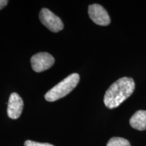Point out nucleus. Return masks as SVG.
<instances>
[{
	"label": "nucleus",
	"instance_id": "f257e3e1",
	"mask_svg": "<svg viewBox=\"0 0 146 146\" xmlns=\"http://www.w3.org/2000/svg\"><path fill=\"white\" fill-rule=\"evenodd\" d=\"M135 82L133 78L123 77L112 84L108 89L104 98V102L108 108L114 109L119 106L129 98L135 90Z\"/></svg>",
	"mask_w": 146,
	"mask_h": 146
},
{
	"label": "nucleus",
	"instance_id": "f03ea898",
	"mask_svg": "<svg viewBox=\"0 0 146 146\" xmlns=\"http://www.w3.org/2000/svg\"><path fill=\"white\" fill-rule=\"evenodd\" d=\"M79 81V74L72 73L47 92L45 95V100L48 102H55L61 99L70 94L76 87Z\"/></svg>",
	"mask_w": 146,
	"mask_h": 146
},
{
	"label": "nucleus",
	"instance_id": "7ed1b4c3",
	"mask_svg": "<svg viewBox=\"0 0 146 146\" xmlns=\"http://www.w3.org/2000/svg\"><path fill=\"white\" fill-rule=\"evenodd\" d=\"M39 20L52 32L58 33L64 29L62 20L47 8H42L40 11Z\"/></svg>",
	"mask_w": 146,
	"mask_h": 146
},
{
	"label": "nucleus",
	"instance_id": "20e7f679",
	"mask_svg": "<svg viewBox=\"0 0 146 146\" xmlns=\"http://www.w3.org/2000/svg\"><path fill=\"white\" fill-rule=\"evenodd\" d=\"M54 58L47 52H40L32 56L31 59L32 68L35 72H41L47 70L54 65Z\"/></svg>",
	"mask_w": 146,
	"mask_h": 146
},
{
	"label": "nucleus",
	"instance_id": "39448f33",
	"mask_svg": "<svg viewBox=\"0 0 146 146\" xmlns=\"http://www.w3.org/2000/svg\"><path fill=\"white\" fill-rule=\"evenodd\" d=\"M88 14L92 21L100 26H107L110 23V18L101 5L92 4L89 6Z\"/></svg>",
	"mask_w": 146,
	"mask_h": 146
},
{
	"label": "nucleus",
	"instance_id": "423d86ee",
	"mask_svg": "<svg viewBox=\"0 0 146 146\" xmlns=\"http://www.w3.org/2000/svg\"><path fill=\"white\" fill-rule=\"evenodd\" d=\"M24 107V102L22 98L16 93H12L9 98L8 105V116L12 119H17L21 116Z\"/></svg>",
	"mask_w": 146,
	"mask_h": 146
},
{
	"label": "nucleus",
	"instance_id": "0eeeda50",
	"mask_svg": "<svg viewBox=\"0 0 146 146\" xmlns=\"http://www.w3.org/2000/svg\"><path fill=\"white\" fill-rule=\"evenodd\" d=\"M130 125L139 131L146 130V110H138L131 118Z\"/></svg>",
	"mask_w": 146,
	"mask_h": 146
},
{
	"label": "nucleus",
	"instance_id": "6e6552de",
	"mask_svg": "<svg viewBox=\"0 0 146 146\" xmlns=\"http://www.w3.org/2000/svg\"><path fill=\"white\" fill-rule=\"evenodd\" d=\"M107 146H131L129 141L122 137H112L109 140Z\"/></svg>",
	"mask_w": 146,
	"mask_h": 146
},
{
	"label": "nucleus",
	"instance_id": "1a4fd4ad",
	"mask_svg": "<svg viewBox=\"0 0 146 146\" xmlns=\"http://www.w3.org/2000/svg\"><path fill=\"white\" fill-rule=\"evenodd\" d=\"M25 146H54L52 144L48 143H39V142L33 141L31 140H27L25 142Z\"/></svg>",
	"mask_w": 146,
	"mask_h": 146
},
{
	"label": "nucleus",
	"instance_id": "9d476101",
	"mask_svg": "<svg viewBox=\"0 0 146 146\" xmlns=\"http://www.w3.org/2000/svg\"><path fill=\"white\" fill-rule=\"evenodd\" d=\"M8 3V1H7V0H0V10L6 6Z\"/></svg>",
	"mask_w": 146,
	"mask_h": 146
}]
</instances>
